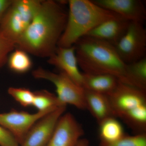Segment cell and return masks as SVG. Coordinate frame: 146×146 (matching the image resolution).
Segmentation results:
<instances>
[{
  "instance_id": "2",
  "label": "cell",
  "mask_w": 146,
  "mask_h": 146,
  "mask_svg": "<svg viewBox=\"0 0 146 146\" xmlns=\"http://www.w3.org/2000/svg\"><path fill=\"white\" fill-rule=\"evenodd\" d=\"M74 46L79 67L82 73L111 75L121 82L128 84L127 64L121 59L114 46L87 36L80 38Z\"/></svg>"
},
{
  "instance_id": "14",
  "label": "cell",
  "mask_w": 146,
  "mask_h": 146,
  "mask_svg": "<svg viewBox=\"0 0 146 146\" xmlns=\"http://www.w3.org/2000/svg\"><path fill=\"white\" fill-rule=\"evenodd\" d=\"M84 90L86 110L98 124L108 118L115 117L107 96L87 89Z\"/></svg>"
},
{
  "instance_id": "3",
  "label": "cell",
  "mask_w": 146,
  "mask_h": 146,
  "mask_svg": "<svg viewBox=\"0 0 146 146\" xmlns=\"http://www.w3.org/2000/svg\"><path fill=\"white\" fill-rule=\"evenodd\" d=\"M67 23L58 46L68 48L100 24L121 17L89 0H70Z\"/></svg>"
},
{
  "instance_id": "18",
  "label": "cell",
  "mask_w": 146,
  "mask_h": 146,
  "mask_svg": "<svg viewBox=\"0 0 146 146\" xmlns=\"http://www.w3.org/2000/svg\"><path fill=\"white\" fill-rule=\"evenodd\" d=\"M34 93L32 105L38 110V111L54 110L61 106H66L60 102L56 96L46 90H41Z\"/></svg>"
},
{
  "instance_id": "4",
  "label": "cell",
  "mask_w": 146,
  "mask_h": 146,
  "mask_svg": "<svg viewBox=\"0 0 146 146\" xmlns=\"http://www.w3.org/2000/svg\"><path fill=\"white\" fill-rule=\"evenodd\" d=\"M42 1L13 0L0 23V31L16 45L31 23Z\"/></svg>"
},
{
  "instance_id": "12",
  "label": "cell",
  "mask_w": 146,
  "mask_h": 146,
  "mask_svg": "<svg viewBox=\"0 0 146 146\" xmlns=\"http://www.w3.org/2000/svg\"><path fill=\"white\" fill-rule=\"evenodd\" d=\"M48 63L65 73L78 86L82 87L83 75L80 70L74 46L57 47L53 54L48 58Z\"/></svg>"
},
{
  "instance_id": "6",
  "label": "cell",
  "mask_w": 146,
  "mask_h": 146,
  "mask_svg": "<svg viewBox=\"0 0 146 146\" xmlns=\"http://www.w3.org/2000/svg\"><path fill=\"white\" fill-rule=\"evenodd\" d=\"M33 75L36 79L48 80L54 84L56 96L62 104H70L82 110H86L84 90L65 73H55L42 68L35 70Z\"/></svg>"
},
{
  "instance_id": "7",
  "label": "cell",
  "mask_w": 146,
  "mask_h": 146,
  "mask_svg": "<svg viewBox=\"0 0 146 146\" xmlns=\"http://www.w3.org/2000/svg\"><path fill=\"white\" fill-rule=\"evenodd\" d=\"M114 46L125 64L146 57V30L144 24L130 22L125 33Z\"/></svg>"
},
{
  "instance_id": "1",
  "label": "cell",
  "mask_w": 146,
  "mask_h": 146,
  "mask_svg": "<svg viewBox=\"0 0 146 146\" xmlns=\"http://www.w3.org/2000/svg\"><path fill=\"white\" fill-rule=\"evenodd\" d=\"M63 2L42 1L34 18L16 47L40 57H49L57 48L68 12Z\"/></svg>"
},
{
  "instance_id": "15",
  "label": "cell",
  "mask_w": 146,
  "mask_h": 146,
  "mask_svg": "<svg viewBox=\"0 0 146 146\" xmlns=\"http://www.w3.org/2000/svg\"><path fill=\"white\" fill-rule=\"evenodd\" d=\"M82 88L108 96L117 87L119 80L109 74H90L82 73Z\"/></svg>"
},
{
  "instance_id": "8",
  "label": "cell",
  "mask_w": 146,
  "mask_h": 146,
  "mask_svg": "<svg viewBox=\"0 0 146 146\" xmlns=\"http://www.w3.org/2000/svg\"><path fill=\"white\" fill-rule=\"evenodd\" d=\"M54 110L38 111L33 114L14 110L0 113V125L8 130L21 146L33 126L44 115Z\"/></svg>"
},
{
  "instance_id": "10",
  "label": "cell",
  "mask_w": 146,
  "mask_h": 146,
  "mask_svg": "<svg viewBox=\"0 0 146 146\" xmlns=\"http://www.w3.org/2000/svg\"><path fill=\"white\" fill-rule=\"evenodd\" d=\"M84 133L82 125L71 113H64L45 146H75Z\"/></svg>"
},
{
  "instance_id": "24",
  "label": "cell",
  "mask_w": 146,
  "mask_h": 146,
  "mask_svg": "<svg viewBox=\"0 0 146 146\" xmlns=\"http://www.w3.org/2000/svg\"><path fill=\"white\" fill-rule=\"evenodd\" d=\"M13 0H0V23Z\"/></svg>"
},
{
  "instance_id": "13",
  "label": "cell",
  "mask_w": 146,
  "mask_h": 146,
  "mask_svg": "<svg viewBox=\"0 0 146 146\" xmlns=\"http://www.w3.org/2000/svg\"><path fill=\"white\" fill-rule=\"evenodd\" d=\"M130 22L121 17L109 19L100 24L84 36L101 40L115 46L125 33Z\"/></svg>"
},
{
  "instance_id": "19",
  "label": "cell",
  "mask_w": 146,
  "mask_h": 146,
  "mask_svg": "<svg viewBox=\"0 0 146 146\" xmlns=\"http://www.w3.org/2000/svg\"><path fill=\"white\" fill-rule=\"evenodd\" d=\"M7 62L11 70L18 73L27 72L32 66V62L28 53L19 48L11 53Z\"/></svg>"
},
{
  "instance_id": "20",
  "label": "cell",
  "mask_w": 146,
  "mask_h": 146,
  "mask_svg": "<svg viewBox=\"0 0 146 146\" xmlns=\"http://www.w3.org/2000/svg\"><path fill=\"white\" fill-rule=\"evenodd\" d=\"M100 146H146V133L125 134L117 141L109 143H100Z\"/></svg>"
},
{
  "instance_id": "5",
  "label": "cell",
  "mask_w": 146,
  "mask_h": 146,
  "mask_svg": "<svg viewBox=\"0 0 146 146\" xmlns=\"http://www.w3.org/2000/svg\"><path fill=\"white\" fill-rule=\"evenodd\" d=\"M107 96L114 117L124 122L146 110V91L121 82Z\"/></svg>"
},
{
  "instance_id": "25",
  "label": "cell",
  "mask_w": 146,
  "mask_h": 146,
  "mask_svg": "<svg viewBox=\"0 0 146 146\" xmlns=\"http://www.w3.org/2000/svg\"><path fill=\"white\" fill-rule=\"evenodd\" d=\"M75 146H89V141L85 138H81Z\"/></svg>"
},
{
  "instance_id": "23",
  "label": "cell",
  "mask_w": 146,
  "mask_h": 146,
  "mask_svg": "<svg viewBox=\"0 0 146 146\" xmlns=\"http://www.w3.org/2000/svg\"><path fill=\"white\" fill-rule=\"evenodd\" d=\"M0 146H20L13 135L0 125Z\"/></svg>"
},
{
  "instance_id": "9",
  "label": "cell",
  "mask_w": 146,
  "mask_h": 146,
  "mask_svg": "<svg viewBox=\"0 0 146 146\" xmlns=\"http://www.w3.org/2000/svg\"><path fill=\"white\" fill-rule=\"evenodd\" d=\"M63 106L38 120L27 133L21 146H45L52 136L58 120L65 113Z\"/></svg>"
},
{
  "instance_id": "21",
  "label": "cell",
  "mask_w": 146,
  "mask_h": 146,
  "mask_svg": "<svg viewBox=\"0 0 146 146\" xmlns=\"http://www.w3.org/2000/svg\"><path fill=\"white\" fill-rule=\"evenodd\" d=\"M8 93L15 100L24 107L31 106L33 103L34 93L25 88L10 87Z\"/></svg>"
},
{
  "instance_id": "11",
  "label": "cell",
  "mask_w": 146,
  "mask_h": 146,
  "mask_svg": "<svg viewBox=\"0 0 146 146\" xmlns=\"http://www.w3.org/2000/svg\"><path fill=\"white\" fill-rule=\"evenodd\" d=\"M97 5L114 12L130 22L144 24L146 19L145 2L141 0H92Z\"/></svg>"
},
{
  "instance_id": "22",
  "label": "cell",
  "mask_w": 146,
  "mask_h": 146,
  "mask_svg": "<svg viewBox=\"0 0 146 146\" xmlns=\"http://www.w3.org/2000/svg\"><path fill=\"white\" fill-rule=\"evenodd\" d=\"M15 47L16 44L6 38L0 31V69L7 63L9 54Z\"/></svg>"
},
{
  "instance_id": "17",
  "label": "cell",
  "mask_w": 146,
  "mask_h": 146,
  "mask_svg": "<svg viewBox=\"0 0 146 146\" xmlns=\"http://www.w3.org/2000/svg\"><path fill=\"white\" fill-rule=\"evenodd\" d=\"M127 76L129 85L146 91V56L127 64Z\"/></svg>"
},
{
  "instance_id": "16",
  "label": "cell",
  "mask_w": 146,
  "mask_h": 146,
  "mask_svg": "<svg viewBox=\"0 0 146 146\" xmlns=\"http://www.w3.org/2000/svg\"><path fill=\"white\" fill-rule=\"evenodd\" d=\"M99 125L101 143H113L125 134L123 126L115 117L108 118Z\"/></svg>"
}]
</instances>
